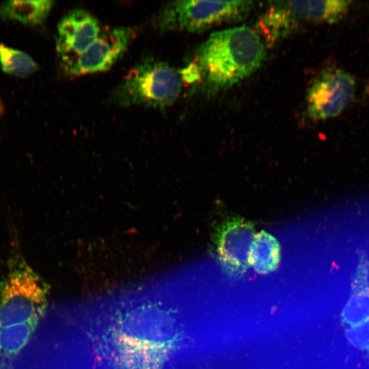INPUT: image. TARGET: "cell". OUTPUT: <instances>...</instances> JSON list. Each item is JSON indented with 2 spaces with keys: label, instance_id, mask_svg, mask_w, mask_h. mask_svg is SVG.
Masks as SVG:
<instances>
[{
  "label": "cell",
  "instance_id": "obj_1",
  "mask_svg": "<svg viewBox=\"0 0 369 369\" xmlns=\"http://www.w3.org/2000/svg\"><path fill=\"white\" fill-rule=\"evenodd\" d=\"M94 350L109 369H162L190 336L175 286L135 289L81 305Z\"/></svg>",
  "mask_w": 369,
  "mask_h": 369
},
{
  "label": "cell",
  "instance_id": "obj_2",
  "mask_svg": "<svg viewBox=\"0 0 369 369\" xmlns=\"http://www.w3.org/2000/svg\"><path fill=\"white\" fill-rule=\"evenodd\" d=\"M266 57L259 35L247 26L212 33L197 50L191 64L205 90L232 87L259 68Z\"/></svg>",
  "mask_w": 369,
  "mask_h": 369
},
{
  "label": "cell",
  "instance_id": "obj_3",
  "mask_svg": "<svg viewBox=\"0 0 369 369\" xmlns=\"http://www.w3.org/2000/svg\"><path fill=\"white\" fill-rule=\"evenodd\" d=\"M180 72L168 64L147 57L134 66L115 87L111 100L121 107L159 109L174 104L182 90Z\"/></svg>",
  "mask_w": 369,
  "mask_h": 369
},
{
  "label": "cell",
  "instance_id": "obj_4",
  "mask_svg": "<svg viewBox=\"0 0 369 369\" xmlns=\"http://www.w3.org/2000/svg\"><path fill=\"white\" fill-rule=\"evenodd\" d=\"M252 6L251 1H174L159 10L154 24L161 31L202 32L241 19Z\"/></svg>",
  "mask_w": 369,
  "mask_h": 369
},
{
  "label": "cell",
  "instance_id": "obj_5",
  "mask_svg": "<svg viewBox=\"0 0 369 369\" xmlns=\"http://www.w3.org/2000/svg\"><path fill=\"white\" fill-rule=\"evenodd\" d=\"M46 305V288L39 276L23 261L11 264L0 284V328L37 323Z\"/></svg>",
  "mask_w": 369,
  "mask_h": 369
},
{
  "label": "cell",
  "instance_id": "obj_6",
  "mask_svg": "<svg viewBox=\"0 0 369 369\" xmlns=\"http://www.w3.org/2000/svg\"><path fill=\"white\" fill-rule=\"evenodd\" d=\"M355 90V80L351 74L336 68L325 69L308 90L309 116L321 120L338 115L353 100Z\"/></svg>",
  "mask_w": 369,
  "mask_h": 369
},
{
  "label": "cell",
  "instance_id": "obj_7",
  "mask_svg": "<svg viewBox=\"0 0 369 369\" xmlns=\"http://www.w3.org/2000/svg\"><path fill=\"white\" fill-rule=\"evenodd\" d=\"M133 36L134 31L130 27L102 29L83 53L60 62V64L66 73L72 77L105 72L123 56Z\"/></svg>",
  "mask_w": 369,
  "mask_h": 369
},
{
  "label": "cell",
  "instance_id": "obj_8",
  "mask_svg": "<svg viewBox=\"0 0 369 369\" xmlns=\"http://www.w3.org/2000/svg\"><path fill=\"white\" fill-rule=\"evenodd\" d=\"M256 236L251 223L232 219L219 228L217 247L222 267L232 277L241 276L249 266V255Z\"/></svg>",
  "mask_w": 369,
  "mask_h": 369
},
{
  "label": "cell",
  "instance_id": "obj_9",
  "mask_svg": "<svg viewBox=\"0 0 369 369\" xmlns=\"http://www.w3.org/2000/svg\"><path fill=\"white\" fill-rule=\"evenodd\" d=\"M102 31L98 20L88 11L75 9L59 21L56 36V49L63 62L83 53Z\"/></svg>",
  "mask_w": 369,
  "mask_h": 369
},
{
  "label": "cell",
  "instance_id": "obj_10",
  "mask_svg": "<svg viewBox=\"0 0 369 369\" xmlns=\"http://www.w3.org/2000/svg\"><path fill=\"white\" fill-rule=\"evenodd\" d=\"M341 319L345 328L369 320V258L363 251L359 253L350 297L342 310Z\"/></svg>",
  "mask_w": 369,
  "mask_h": 369
},
{
  "label": "cell",
  "instance_id": "obj_11",
  "mask_svg": "<svg viewBox=\"0 0 369 369\" xmlns=\"http://www.w3.org/2000/svg\"><path fill=\"white\" fill-rule=\"evenodd\" d=\"M54 1H8L0 5V18L12 19L29 26L40 25L48 16Z\"/></svg>",
  "mask_w": 369,
  "mask_h": 369
},
{
  "label": "cell",
  "instance_id": "obj_12",
  "mask_svg": "<svg viewBox=\"0 0 369 369\" xmlns=\"http://www.w3.org/2000/svg\"><path fill=\"white\" fill-rule=\"evenodd\" d=\"M279 260L280 247L277 239L265 231L256 234L249 255V264L255 271L260 274L272 272Z\"/></svg>",
  "mask_w": 369,
  "mask_h": 369
},
{
  "label": "cell",
  "instance_id": "obj_13",
  "mask_svg": "<svg viewBox=\"0 0 369 369\" xmlns=\"http://www.w3.org/2000/svg\"><path fill=\"white\" fill-rule=\"evenodd\" d=\"M0 64L7 74L26 77L38 68L36 62L26 53L0 44Z\"/></svg>",
  "mask_w": 369,
  "mask_h": 369
},
{
  "label": "cell",
  "instance_id": "obj_14",
  "mask_svg": "<svg viewBox=\"0 0 369 369\" xmlns=\"http://www.w3.org/2000/svg\"><path fill=\"white\" fill-rule=\"evenodd\" d=\"M36 323L12 325L0 328V353L16 354L27 343Z\"/></svg>",
  "mask_w": 369,
  "mask_h": 369
},
{
  "label": "cell",
  "instance_id": "obj_15",
  "mask_svg": "<svg viewBox=\"0 0 369 369\" xmlns=\"http://www.w3.org/2000/svg\"><path fill=\"white\" fill-rule=\"evenodd\" d=\"M349 1H310L312 22L333 23L339 21L347 12Z\"/></svg>",
  "mask_w": 369,
  "mask_h": 369
},
{
  "label": "cell",
  "instance_id": "obj_16",
  "mask_svg": "<svg viewBox=\"0 0 369 369\" xmlns=\"http://www.w3.org/2000/svg\"><path fill=\"white\" fill-rule=\"evenodd\" d=\"M345 336L354 347L369 352V320L353 327H346Z\"/></svg>",
  "mask_w": 369,
  "mask_h": 369
},
{
  "label": "cell",
  "instance_id": "obj_17",
  "mask_svg": "<svg viewBox=\"0 0 369 369\" xmlns=\"http://www.w3.org/2000/svg\"><path fill=\"white\" fill-rule=\"evenodd\" d=\"M87 369H105V368H100V367H97V366H94V367H91V368H87Z\"/></svg>",
  "mask_w": 369,
  "mask_h": 369
},
{
  "label": "cell",
  "instance_id": "obj_18",
  "mask_svg": "<svg viewBox=\"0 0 369 369\" xmlns=\"http://www.w3.org/2000/svg\"><path fill=\"white\" fill-rule=\"evenodd\" d=\"M2 110H3V107H2V105H1V100H0V113L2 111Z\"/></svg>",
  "mask_w": 369,
  "mask_h": 369
}]
</instances>
